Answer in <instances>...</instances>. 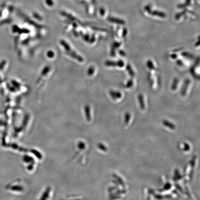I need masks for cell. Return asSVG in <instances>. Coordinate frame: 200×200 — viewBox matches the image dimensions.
Instances as JSON below:
<instances>
[{
    "label": "cell",
    "instance_id": "obj_8",
    "mask_svg": "<svg viewBox=\"0 0 200 200\" xmlns=\"http://www.w3.org/2000/svg\"><path fill=\"white\" fill-rule=\"evenodd\" d=\"M164 123L165 125L169 127H171V128H172V127H174L173 125L172 124L170 123L168 121H164Z\"/></svg>",
    "mask_w": 200,
    "mask_h": 200
},
{
    "label": "cell",
    "instance_id": "obj_10",
    "mask_svg": "<svg viewBox=\"0 0 200 200\" xmlns=\"http://www.w3.org/2000/svg\"><path fill=\"white\" fill-rule=\"evenodd\" d=\"M133 85V82L132 80L128 81V82H127V84L126 85V87L127 88H130L132 87Z\"/></svg>",
    "mask_w": 200,
    "mask_h": 200
},
{
    "label": "cell",
    "instance_id": "obj_2",
    "mask_svg": "<svg viewBox=\"0 0 200 200\" xmlns=\"http://www.w3.org/2000/svg\"><path fill=\"white\" fill-rule=\"evenodd\" d=\"M190 80L188 79L185 81L183 89H182V91H181V94L182 95L184 96L186 94V93L187 91L189 85L190 84Z\"/></svg>",
    "mask_w": 200,
    "mask_h": 200
},
{
    "label": "cell",
    "instance_id": "obj_5",
    "mask_svg": "<svg viewBox=\"0 0 200 200\" xmlns=\"http://www.w3.org/2000/svg\"><path fill=\"white\" fill-rule=\"evenodd\" d=\"M127 69L128 72H129V75H130V76H132V77L134 76V72L133 71L131 65L128 64L127 66Z\"/></svg>",
    "mask_w": 200,
    "mask_h": 200
},
{
    "label": "cell",
    "instance_id": "obj_6",
    "mask_svg": "<svg viewBox=\"0 0 200 200\" xmlns=\"http://www.w3.org/2000/svg\"><path fill=\"white\" fill-rule=\"evenodd\" d=\"M147 66L148 67V68H149L150 69H155L154 65L153 63V62L152 61L149 60L147 62Z\"/></svg>",
    "mask_w": 200,
    "mask_h": 200
},
{
    "label": "cell",
    "instance_id": "obj_12",
    "mask_svg": "<svg viewBox=\"0 0 200 200\" xmlns=\"http://www.w3.org/2000/svg\"><path fill=\"white\" fill-rule=\"evenodd\" d=\"M120 53L121 55H122V56H124V55H125V53L124 51H120Z\"/></svg>",
    "mask_w": 200,
    "mask_h": 200
},
{
    "label": "cell",
    "instance_id": "obj_1",
    "mask_svg": "<svg viewBox=\"0 0 200 200\" xmlns=\"http://www.w3.org/2000/svg\"><path fill=\"white\" fill-rule=\"evenodd\" d=\"M109 93L113 99H115V100L120 99L122 96V93H121L120 92L111 91H110Z\"/></svg>",
    "mask_w": 200,
    "mask_h": 200
},
{
    "label": "cell",
    "instance_id": "obj_4",
    "mask_svg": "<svg viewBox=\"0 0 200 200\" xmlns=\"http://www.w3.org/2000/svg\"><path fill=\"white\" fill-rule=\"evenodd\" d=\"M178 82H179V80H178V79L175 78L174 79L173 82L171 86V89L173 91H175V90H176Z\"/></svg>",
    "mask_w": 200,
    "mask_h": 200
},
{
    "label": "cell",
    "instance_id": "obj_3",
    "mask_svg": "<svg viewBox=\"0 0 200 200\" xmlns=\"http://www.w3.org/2000/svg\"><path fill=\"white\" fill-rule=\"evenodd\" d=\"M138 100H139V104L141 109L142 110H144L145 109V103H144V99L142 95L140 94L138 96Z\"/></svg>",
    "mask_w": 200,
    "mask_h": 200
},
{
    "label": "cell",
    "instance_id": "obj_7",
    "mask_svg": "<svg viewBox=\"0 0 200 200\" xmlns=\"http://www.w3.org/2000/svg\"><path fill=\"white\" fill-rule=\"evenodd\" d=\"M108 66H117V62H114L113 61H107L106 63Z\"/></svg>",
    "mask_w": 200,
    "mask_h": 200
},
{
    "label": "cell",
    "instance_id": "obj_9",
    "mask_svg": "<svg viewBox=\"0 0 200 200\" xmlns=\"http://www.w3.org/2000/svg\"><path fill=\"white\" fill-rule=\"evenodd\" d=\"M124 65V63L123 61L119 60L117 62V66L120 67H123Z\"/></svg>",
    "mask_w": 200,
    "mask_h": 200
},
{
    "label": "cell",
    "instance_id": "obj_11",
    "mask_svg": "<svg viewBox=\"0 0 200 200\" xmlns=\"http://www.w3.org/2000/svg\"><path fill=\"white\" fill-rule=\"evenodd\" d=\"M130 118V114H129V113H126L125 122H126L127 123V122H128V121H129V119H128V118Z\"/></svg>",
    "mask_w": 200,
    "mask_h": 200
}]
</instances>
